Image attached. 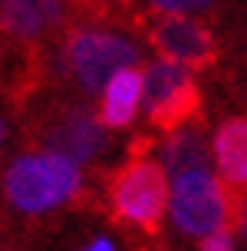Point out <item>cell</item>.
<instances>
[{
    "label": "cell",
    "instance_id": "9",
    "mask_svg": "<svg viewBox=\"0 0 247 251\" xmlns=\"http://www.w3.org/2000/svg\"><path fill=\"white\" fill-rule=\"evenodd\" d=\"M211 159L218 176L227 182V188L244 192L247 188V119H227L211 136Z\"/></svg>",
    "mask_w": 247,
    "mask_h": 251
},
{
    "label": "cell",
    "instance_id": "16",
    "mask_svg": "<svg viewBox=\"0 0 247 251\" xmlns=\"http://www.w3.org/2000/svg\"><path fill=\"white\" fill-rule=\"evenodd\" d=\"M0 146H3V126H0Z\"/></svg>",
    "mask_w": 247,
    "mask_h": 251
},
{
    "label": "cell",
    "instance_id": "1",
    "mask_svg": "<svg viewBox=\"0 0 247 251\" xmlns=\"http://www.w3.org/2000/svg\"><path fill=\"white\" fill-rule=\"evenodd\" d=\"M79 185H83L79 162L53 149L26 152L20 159H13L7 176H3L7 199L23 215H43L60 208L79 192Z\"/></svg>",
    "mask_w": 247,
    "mask_h": 251
},
{
    "label": "cell",
    "instance_id": "6",
    "mask_svg": "<svg viewBox=\"0 0 247 251\" xmlns=\"http://www.w3.org/2000/svg\"><path fill=\"white\" fill-rule=\"evenodd\" d=\"M106 129L109 126L99 119V113H86V109H66L60 113L43 132L46 149L60 152L73 162H92L99 152L106 149Z\"/></svg>",
    "mask_w": 247,
    "mask_h": 251
},
{
    "label": "cell",
    "instance_id": "8",
    "mask_svg": "<svg viewBox=\"0 0 247 251\" xmlns=\"http://www.w3.org/2000/svg\"><path fill=\"white\" fill-rule=\"evenodd\" d=\"M145 106V70L122 66L99 93V119L109 129H125L135 123L138 109Z\"/></svg>",
    "mask_w": 247,
    "mask_h": 251
},
{
    "label": "cell",
    "instance_id": "2",
    "mask_svg": "<svg viewBox=\"0 0 247 251\" xmlns=\"http://www.w3.org/2000/svg\"><path fill=\"white\" fill-rule=\"evenodd\" d=\"M175 228H181L191 238H208L214 231L227 228L231 201H227V182L218 172L191 169L172 178V201H168Z\"/></svg>",
    "mask_w": 247,
    "mask_h": 251
},
{
    "label": "cell",
    "instance_id": "11",
    "mask_svg": "<svg viewBox=\"0 0 247 251\" xmlns=\"http://www.w3.org/2000/svg\"><path fill=\"white\" fill-rule=\"evenodd\" d=\"M208 155H211V146L204 142V136L198 132L195 126H178L161 142L158 162L175 178V176H181V172H191V169H204L208 165Z\"/></svg>",
    "mask_w": 247,
    "mask_h": 251
},
{
    "label": "cell",
    "instance_id": "10",
    "mask_svg": "<svg viewBox=\"0 0 247 251\" xmlns=\"http://www.w3.org/2000/svg\"><path fill=\"white\" fill-rule=\"evenodd\" d=\"M60 20V0H0V26L17 40H37Z\"/></svg>",
    "mask_w": 247,
    "mask_h": 251
},
{
    "label": "cell",
    "instance_id": "15",
    "mask_svg": "<svg viewBox=\"0 0 247 251\" xmlns=\"http://www.w3.org/2000/svg\"><path fill=\"white\" fill-rule=\"evenodd\" d=\"M241 235L247 241V201H244V208H241Z\"/></svg>",
    "mask_w": 247,
    "mask_h": 251
},
{
    "label": "cell",
    "instance_id": "12",
    "mask_svg": "<svg viewBox=\"0 0 247 251\" xmlns=\"http://www.w3.org/2000/svg\"><path fill=\"white\" fill-rule=\"evenodd\" d=\"M214 0H152V7L161 17H195V13L208 10Z\"/></svg>",
    "mask_w": 247,
    "mask_h": 251
},
{
    "label": "cell",
    "instance_id": "13",
    "mask_svg": "<svg viewBox=\"0 0 247 251\" xmlns=\"http://www.w3.org/2000/svg\"><path fill=\"white\" fill-rule=\"evenodd\" d=\"M201 251H237L234 235H231L227 228H221V231H214L208 238H201Z\"/></svg>",
    "mask_w": 247,
    "mask_h": 251
},
{
    "label": "cell",
    "instance_id": "5",
    "mask_svg": "<svg viewBox=\"0 0 247 251\" xmlns=\"http://www.w3.org/2000/svg\"><path fill=\"white\" fill-rule=\"evenodd\" d=\"M188 70L191 66L165 60V56L145 66V113L152 126L165 132L185 126V119L198 106V89Z\"/></svg>",
    "mask_w": 247,
    "mask_h": 251
},
{
    "label": "cell",
    "instance_id": "4",
    "mask_svg": "<svg viewBox=\"0 0 247 251\" xmlns=\"http://www.w3.org/2000/svg\"><path fill=\"white\" fill-rule=\"evenodd\" d=\"M172 201V176L155 159H135L112 178V208L138 228H155Z\"/></svg>",
    "mask_w": 247,
    "mask_h": 251
},
{
    "label": "cell",
    "instance_id": "7",
    "mask_svg": "<svg viewBox=\"0 0 247 251\" xmlns=\"http://www.w3.org/2000/svg\"><path fill=\"white\" fill-rule=\"evenodd\" d=\"M152 43L165 60L201 66L211 60V33L191 17H165L152 30Z\"/></svg>",
    "mask_w": 247,
    "mask_h": 251
},
{
    "label": "cell",
    "instance_id": "3",
    "mask_svg": "<svg viewBox=\"0 0 247 251\" xmlns=\"http://www.w3.org/2000/svg\"><path fill=\"white\" fill-rule=\"evenodd\" d=\"M138 63V47L112 30H76L63 43V70L79 89L102 93V86L122 66Z\"/></svg>",
    "mask_w": 247,
    "mask_h": 251
},
{
    "label": "cell",
    "instance_id": "14",
    "mask_svg": "<svg viewBox=\"0 0 247 251\" xmlns=\"http://www.w3.org/2000/svg\"><path fill=\"white\" fill-rule=\"evenodd\" d=\"M79 251H115V245H112V238H106V235H99V238H92L89 245H83Z\"/></svg>",
    "mask_w": 247,
    "mask_h": 251
}]
</instances>
